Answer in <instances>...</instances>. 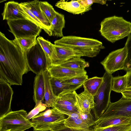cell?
<instances>
[{
  "label": "cell",
  "instance_id": "13",
  "mask_svg": "<svg viewBox=\"0 0 131 131\" xmlns=\"http://www.w3.org/2000/svg\"><path fill=\"white\" fill-rule=\"evenodd\" d=\"M50 80L53 93L56 97L62 94L75 91L83 85L68 84L62 79L51 76Z\"/></svg>",
  "mask_w": 131,
  "mask_h": 131
},
{
  "label": "cell",
  "instance_id": "31",
  "mask_svg": "<svg viewBox=\"0 0 131 131\" xmlns=\"http://www.w3.org/2000/svg\"><path fill=\"white\" fill-rule=\"evenodd\" d=\"M124 47L127 52L124 70L127 72H131V33L128 36Z\"/></svg>",
  "mask_w": 131,
  "mask_h": 131
},
{
  "label": "cell",
  "instance_id": "10",
  "mask_svg": "<svg viewBox=\"0 0 131 131\" xmlns=\"http://www.w3.org/2000/svg\"><path fill=\"white\" fill-rule=\"evenodd\" d=\"M115 117L131 118V99L126 98L122 96L117 101L111 102L98 119Z\"/></svg>",
  "mask_w": 131,
  "mask_h": 131
},
{
  "label": "cell",
  "instance_id": "1",
  "mask_svg": "<svg viewBox=\"0 0 131 131\" xmlns=\"http://www.w3.org/2000/svg\"><path fill=\"white\" fill-rule=\"evenodd\" d=\"M30 71L25 50L17 39L10 40L0 32V81L21 85L23 76Z\"/></svg>",
  "mask_w": 131,
  "mask_h": 131
},
{
  "label": "cell",
  "instance_id": "29",
  "mask_svg": "<svg viewBox=\"0 0 131 131\" xmlns=\"http://www.w3.org/2000/svg\"><path fill=\"white\" fill-rule=\"evenodd\" d=\"M39 6L45 17L51 24L57 12L51 5L46 1H39Z\"/></svg>",
  "mask_w": 131,
  "mask_h": 131
},
{
  "label": "cell",
  "instance_id": "23",
  "mask_svg": "<svg viewBox=\"0 0 131 131\" xmlns=\"http://www.w3.org/2000/svg\"><path fill=\"white\" fill-rule=\"evenodd\" d=\"M37 40L50 60L51 64L56 57V51L55 45L40 36L37 37Z\"/></svg>",
  "mask_w": 131,
  "mask_h": 131
},
{
  "label": "cell",
  "instance_id": "9",
  "mask_svg": "<svg viewBox=\"0 0 131 131\" xmlns=\"http://www.w3.org/2000/svg\"><path fill=\"white\" fill-rule=\"evenodd\" d=\"M127 55L124 47L110 53L101 63L106 72L112 74L116 71L124 69Z\"/></svg>",
  "mask_w": 131,
  "mask_h": 131
},
{
  "label": "cell",
  "instance_id": "30",
  "mask_svg": "<svg viewBox=\"0 0 131 131\" xmlns=\"http://www.w3.org/2000/svg\"><path fill=\"white\" fill-rule=\"evenodd\" d=\"M20 10L21 14L26 18L28 19L40 27L48 34V32L42 23L26 7L20 3Z\"/></svg>",
  "mask_w": 131,
  "mask_h": 131
},
{
  "label": "cell",
  "instance_id": "21",
  "mask_svg": "<svg viewBox=\"0 0 131 131\" xmlns=\"http://www.w3.org/2000/svg\"><path fill=\"white\" fill-rule=\"evenodd\" d=\"M45 83L44 99L45 104L47 107L53 108L56 97L54 95L52 89L50 79L51 74L48 70L43 72Z\"/></svg>",
  "mask_w": 131,
  "mask_h": 131
},
{
  "label": "cell",
  "instance_id": "28",
  "mask_svg": "<svg viewBox=\"0 0 131 131\" xmlns=\"http://www.w3.org/2000/svg\"><path fill=\"white\" fill-rule=\"evenodd\" d=\"M76 93L74 91L58 96L54 104L76 106Z\"/></svg>",
  "mask_w": 131,
  "mask_h": 131
},
{
  "label": "cell",
  "instance_id": "32",
  "mask_svg": "<svg viewBox=\"0 0 131 131\" xmlns=\"http://www.w3.org/2000/svg\"><path fill=\"white\" fill-rule=\"evenodd\" d=\"M36 37L19 38L16 39L21 47L25 51L32 47L36 43Z\"/></svg>",
  "mask_w": 131,
  "mask_h": 131
},
{
  "label": "cell",
  "instance_id": "39",
  "mask_svg": "<svg viewBox=\"0 0 131 131\" xmlns=\"http://www.w3.org/2000/svg\"><path fill=\"white\" fill-rule=\"evenodd\" d=\"M129 72L127 78V88L131 87V72Z\"/></svg>",
  "mask_w": 131,
  "mask_h": 131
},
{
  "label": "cell",
  "instance_id": "35",
  "mask_svg": "<svg viewBox=\"0 0 131 131\" xmlns=\"http://www.w3.org/2000/svg\"><path fill=\"white\" fill-rule=\"evenodd\" d=\"M79 115L80 119L90 127L94 125L96 120L91 112L84 114L79 112Z\"/></svg>",
  "mask_w": 131,
  "mask_h": 131
},
{
  "label": "cell",
  "instance_id": "20",
  "mask_svg": "<svg viewBox=\"0 0 131 131\" xmlns=\"http://www.w3.org/2000/svg\"><path fill=\"white\" fill-rule=\"evenodd\" d=\"M33 99L37 106L42 102L44 99L45 83L43 72L36 74L34 84Z\"/></svg>",
  "mask_w": 131,
  "mask_h": 131
},
{
  "label": "cell",
  "instance_id": "26",
  "mask_svg": "<svg viewBox=\"0 0 131 131\" xmlns=\"http://www.w3.org/2000/svg\"><path fill=\"white\" fill-rule=\"evenodd\" d=\"M129 72L123 76L112 77L111 83V90L118 93H121L127 88L128 76Z\"/></svg>",
  "mask_w": 131,
  "mask_h": 131
},
{
  "label": "cell",
  "instance_id": "27",
  "mask_svg": "<svg viewBox=\"0 0 131 131\" xmlns=\"http://www.w3.org/2000/svg\"><path fill=\"white\" fill-rule=\"evenodd\" d=\"M103 80V77H94L88 79L83 84L84 89L93 96H94L100 86Z\"/></svg>",
  "mask_w": 131,
  "mask_h": 131
},
{
  "label": "cell",
  "instance_id": "36",
  "mask_svg": "<svg viewBox=\"0 0 131 131\" xmlns=\"http://www.w3.org/2000/svg\"><path fill=\"white\" fill-rule=\"evenodd\" d=\"M79 2L85 7L88 11L91 9V6L93 3H97L101 4L106 3V0H79Z\"/></svg>",
  "mask_w": 131,
  "mask_h": 131
},
{
  "label": "cell",
  "instance_id": "33",
  "mask_svg": "<svg viewBox=\"0 0 131 131\" xmlns=\"http://www.w3.org/2000/svg\"><path fill=\"white\" fill-rule=\"evenodd\" d=\"M88 79V76L86 74H85L62 79L64 82L68 84L73 85H83L84 82Z\"/></svg>",
  "mask_w": 131,
  "mask_h": 131
},
{
  "label": "cell",
  "instance_id": "4",
  "mask_svg": "<svg viewBox=\"0 0 131 131\" xmlns=\"http://www.w3.org/2000/svg\"><path fill=\"white\" fill-rule=\"evenodd\" d=\"M27 114L24 110L10 111L0 117V131H24L31 127L33 124L27 118Z\"/></svg>",
  "mask_w": 131,
  "mask_h": 131
},
{
  "label": "cell",
  "instance_id": "7",
  "mask_svg": "<svg viewBox=\"0 0 131 131\" xmlns=\"http://www.w3.org/2000/svg\"><path fill=\"white\" fill-rule=\"evenodd\" d=\"M65 115L54 108L39 113L31 119L33 131L50 130L54 126L64 123Z\"/></svg>",
  "mask_w": 131,
  "mask_h": 131
},
{
  "label": "cell",
  "instance_id": "11",
  "mask_svg": "<svg viewBox=\"0 0 131 131\" xmlns=\"http://www.w3.org/2000/svg\"><path fill=\"white\" fill-rule=\"evenodd\" d=\"M0 117L10 112L13 91L8 83L0 81Z\"/></svg>",
  "mask_w": 131,
  "mask_h": 131
},
{
  "label": "cell",
  "instance_id": "12",
  "mask_svg": "<svg viewBox=\"0 0 131 131\" xmlns=\"http://www.w3.org/2000/svg\"><path fill=\"white\" fill-rule=\"evenodd\" d=\"M48 70L51 77L61 79L72 77L87 74L85 70H74L59 65H51L48 67Z\"/></svg>",
  "mask_w": 131,
  "mask_h": 131
},
{
  "label": "cell",
  "instance_id": "37",
  "mask_svg": "<svg viewBox=\"0 0 131 131\" xmlns=\"http://www.w3.org/2000/svg\"><path fill=\"white\" fill-rule=\"evenodd\" d=\"M50 131H74L65 125L63 123L55 125L51 129Z\"/></svg>",
  "mask_w": 131,
  "mask_h": 131
},
{
  "label": "cell",
  "instance_id": "19",
  "mask_svg": "<svg viewBox=\"0 0 131 131\" xmlns=\"http://www.w3.org/2000/svg\"><path fill=\"white\" fill-rule=\"evenodd\" d=\"M55 6L69 13L74 14H82L88 11L78 0L70 1L61 0L57 2Z\"/></svg>",
  "mask_w": 131,
  "mask_h": 131
},
{
  "label": "cell",
  "instance_id": "8",
  "mask_svg": "<svg viewBox=\"0 0 131 131\" xmlns=\"http://www.w3.org/2000/svg\"><path fill=\"white\" fill-rule=\"evenodd\" d=\"M9 31L14 36L15 38L36 37L39 36L42 28L27 19L7 20Z\"/></svg>",
  "mask_w": 131,
  "mask_h": 131
},
{
  "label": "cell",
  "instance_id": "6",
  "mask_svg": "<svg viewBox=\"0 0 131 131\" xmlns=\"http://www.w3.org/2000/svg\"><path fill=\"white\" fill-rule=\"evenodd\" d=\"M25 52L28 68L36 75L47 70L51 64L50 60L37 40L34 46Z\"/></svg>",
  "mask_w": 131,
  "mask_h": 131
},
{
  "label": "cell",
  "instance_id": "34",
  "mask_svg": "<svg viewBox=\"0 0 131 131\" xmlns=\"http://www.w3.org/2000/svg\"><path fill=\"white\" fill-rule=\"evenodd\" d=\"M47 107V105L42 102H40L37 106H35V107L31 111L27 116V118L28 120L37 115L39 113L44 111Z\"/></svg>",
  "mask_w": 131,
  "mask_h": 131
},
{
  "label": "cell",
  "instance_id": "3",
  "mask_svg": "<svg viewBox=\"0 0 131 131\" xmlns=\"http://www.w3.org/2000/svg\"><path fill=\"white\" fill-rule=\"evenodd\" d=\"M99 31L102 36L113 43L130 34L131 23L122 17L115 15L108 17L101 21Z\"/></svg>",
  "mask_w": 131,
  "mask_h": 131
},
{
  "label": "cell",
  "instance_id": "38",
  "mask_svg": "<svg viewBox=\"0 0 131 131\" xmlns=\"http://www.w3.org/2000/svg\"><path fill=\"white\" fill-rule=\"evenodd\" d=\"M121 93L122 96L124 97L131 99V87L127 88Z\"/></svg>",
  "mask_w": 131,
  "mask_h": 131
},
{
  "label": "cell",
  "instance_id": "15",
  "mask_svg": "<svg viewBox=\"0 0 131 131\" xmlns=\"http://www.w3.org/2000/svg\"><path fill=\"white\" fill-rule=\"evenodd\" d=\"M20 7V3L14 1L5 3L2 14L3 20L7 21L26 19L21 12Z\"/></svg>",
  "mask_w": 131,
  "mask_h": 131
},
{
  "label": "cell",
  "instance_id": "18",
  "mask_svg": "<svg viewBox=\"0 0 131 131\" xmlns=\"http://www.w3.org/2000/svg\"><path fill=\"white\" fill-rule=\"evenodd\" d=\"M131 123V118L129 117H115L102 119H98L95 120L93 129Z\"/></svg>",
  "mask_w": 131,
  "mask_h": 131
},
{
  "label": "cell",
  "instance_id": "24",
  "mask_svg": "<svg viewBox=\"0 0 131 131\" xmlns=\"http://www.w3.org/2000/svg\"><path fill=\"white\" fill-rule=\"evenodd\" d=\"M63 124L74 131H90V126L80 118L75 119L68 116Z\"/></svg>",
  "mask_w": 131,
  "mask_h": 131
},
{
  "label": "cell",
  "instance_id": "2",
  "mask_svg": "<svg viewBox=\"0 0 131 131\" xmlns=\"http://www.w3.org/2000/svg\"><path fill=\"white\" fill-rule=\"evenodd\" d=\"M54 43L55 45L71 48L80 52L82 56L89 57H96L105 48L102 42L97 40L74 36H63Z\"/></svg>",
  "mask_w": 131,
  "mask_h": 131
},
{
  "label": "cell",
  "instance_id": "25",
  "mask_svg": "<svg viewBox=\"0 0 131 131\" xmlns=\"http://www.w3.org/2000/svg\"><path fill=\"white\" fill-rule=\"evenodd\" d=\"M59 65L73 69L83 70L86 67H88L89 63L81 57H74L66 61Z\"/></svg>",
  "mask_w": 131,
  "mask_h": 131
},
{
  "label": "cell",
  "instance_id": "17",
  "mask_svg": "<svg viewBox=\"0 0 131 131\" xmlns=\"http://www.w3.org/2000/svg\"><path fill=\"white\" fill-rule=\"evenodd\" d=\"M55 46L56 57L54 61L51 65H60L74 57L82 56L80 52L71 48L62 46Z\"/></svg>",
  "mask_w": 131,
  "mask_h": 131
},
{
  "label": "cell",
  "instance_id": "40",
  "mask_svg": "<svg viewBox=\"0 0 131 131\" xmlns=\"http://www.w3.org/2000/svg\"><path fill=\"white\" fill-rule=\"evenodd\" d=\"M129 131H131V130H129Z\"/></svg>",
  "mask_w": 131,
  "mask_h": 131
},
{
  "label": "cell",
  "instance_id": "16",
  "mask_svg": "<svg viewBox=\"0 0 131 131\" xmlns=\"http://www.w3.org/2000/svg\"><path fill=\"white\" fill-rule=\"evenodd\" d=\"M39 1L34 0L31 1L21 2L20 4L28 8L42 23L48 32V35L52 36L51 24L46 19L39 6Z\"/></svg>",
  "mask_w": 131,
  "mask_h": 131
},
{
  "label": "cell",
  "instance_id": "14",
  "mask_svg": "<svg viewBox=\"0 0 131 131\" xmlns=\"http://www.w3.org/2000/svg\"><path fill=\"white\" fill-rule=\"evenodd\" d=\"M76 106L81 113L87 114L91 112L95 106L93 96L85 89L79 94L76 93Z\"/></svg>",
  "mask_w": 131,
  "mask_h": 131
},
{
  "label": "cell",
  "instance_id": "5",
  "mask_svg": "<svg viewBox=\"0 0 131 131\" xmlns=\"http://www.w3.org/2000/svg\"><path fill=\"white\" fill-rule=\"evenodd\" d=\"M113 77L106 72L104 73L103 81L93 96L95 106L92 110L96 120L99 118L111 102L110 94Z\"/></svg>",
  "mask_w": 131,
  "mask_h": 131
},
{
  "label": "cell",
  "instance_id": "22",
  "mask_svg": "<svg viewBox=\"0 0 131 131\" xmlns=\"http://www.w3.org/2000/svg\"><path fill=\"white\" fill-rule=\"evenodd\" d=\"M65 21L63 15L57 12L51 23L52 36L62 37L63 29L64 27Z\"/></svg>",
  "mask_w": 131,
  "mask_h": 131
}]
</instances>
